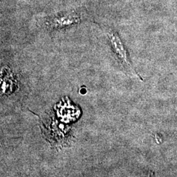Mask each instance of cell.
I'll list each match as a JSON object with an SVG mask.
<instances>
[{
	"mask_svg": "<svg viewBox=\"0 0 177 177\" xmlns=\"http://www.w3.org/2000/svg\"><path fill=\"white\" fill-rule=\"evenodd\" d=\"M110 39L111 43L112 44V47H114L116 52V53H118V55L119 56V58L120 59V60H121L123 62H124L127 67L131 68L129 62H128L127 57H126L124 49H123V46H121V43H120L119 40H118V38L116 36H114L113 35H112L110 36Z\"/></svg>",
	"mask_w": 177,
	"mask_h": 177,
	"instance_id": "6da1fadb",
	"label": "cell"
}]
</instances>
